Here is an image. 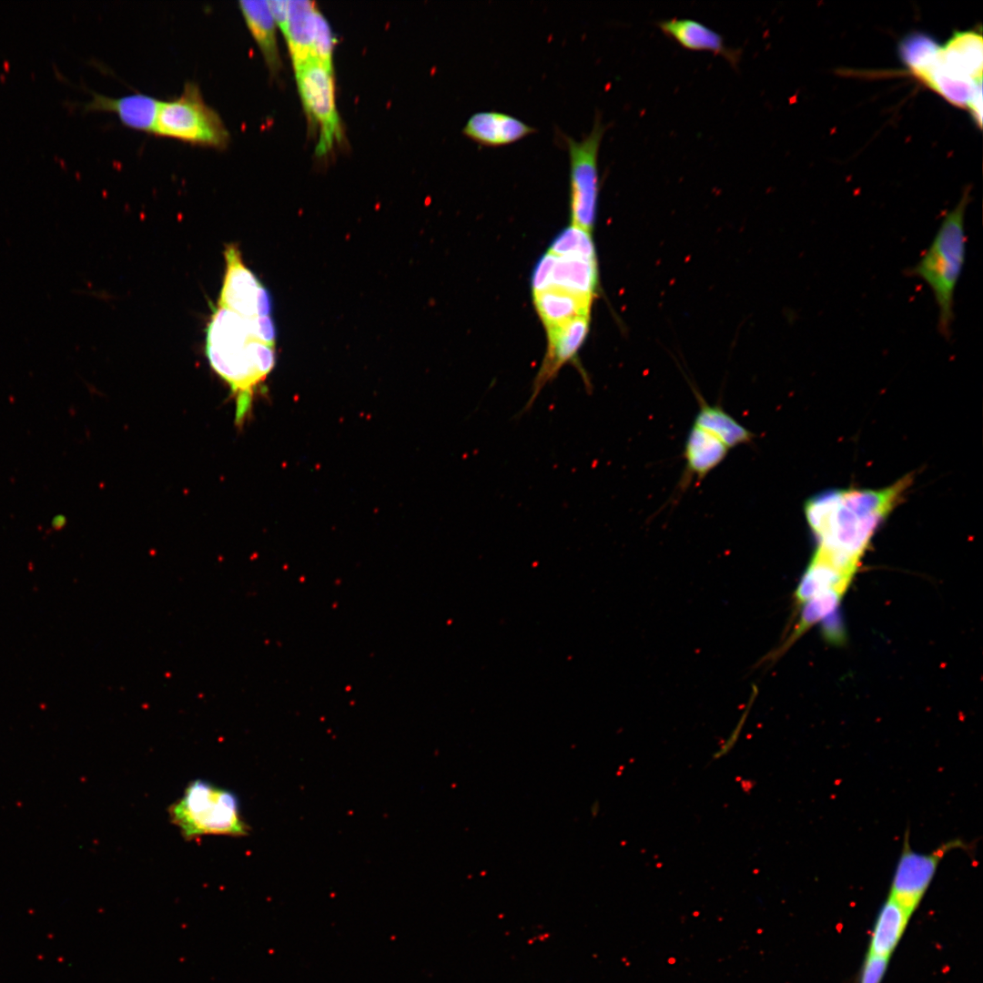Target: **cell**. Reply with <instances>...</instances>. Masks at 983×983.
<instances>
[{
  "mask_svg": "<svg viewBox=\"0 0 983 983\" xmlns=\"http://www.w3.org/2000/svg\"><path fill=\"white\" fill-rule=\"evenodd\" d=\"M549 252L556 256L579 254L589 258H596L590 232L573 225L562 230L553 239Z\"/></svg>",
  "mask_w": 983,
  "mask_h": 983,
  "instance_id": "obj_24",
  "label": "cell"
},
{
  "mask_svg": "<svg viewBox=\"0 0 983 983\" xmlns=\"http://www.w3.org/2000/svg\"><path fill=\"white\" fill-rule=\"evenodd\" d=\"M590 316H582L567 322L546 329L547 350L542 366L534 379L532 394L524 407L529 410L543 387L552 380L561 368L575 362L578 350L582 347L588 330Z\"/></svg>",
  "mask_w": 983,
  "mask_h": 983,
  "instance_id": "obj_9",
  "label": "cell"
},
{
  "mask_svg": "<svg viewBox=\"0 0 983 983\" xmlns=\"http://www.w3.org/2000/svg\"><path fill=\"white\" fill-rule=\"evenodd\" d=\"M269 9L275 23L278 25L282 34L285 33L287 20H288V2L287 0H270L268 1Z\"/></svg>",
  "mask_w": 983,
  "mask_h": 983,
  "instance_id": "obj_30",
  "label": "cell"
},
{
  "mask_svg": "<svg viewBox=\"0 0 983 983\" xmlns=\"http://www.w3.org/2000/svg\"><path fill=\"white\" fill-rule=\"evenodd\" d=\"M939 50L932 35L919 31L906 35L897 45L900 60L920 82L937 64Z\"/></svg>",
  "mask_w": 983,
  "mask_h": 983,
  "instance_id": "obj_23",
  "label": "cell"
},
{
  "mask_svg": "<svg viewBox=\"0 0 983 983\" xmlns=\"http://www.w3.org/2000/svg\"><path fill=\"white\" fill-rule=\"evenodd\" d=\"M250 335L267 345L275 347L276 327L270 316L247 319Z\"/></svg>",
  "mask_w": 983,
  "mask_h": 983,
  "instance_id": "obj_26",
  "label": "cell"
},
{
  "mask_svg": "<svg viewBox=\"0 0 983 983\" xmlns=\"http://www.w3.org/2000/svg\"><path fill=\"white\" fill-rule=\"evenodd\" d=\"M299 92L309 117L319 127L317 153L323 155L340 138L333 69L311 59L295 70Z\"/></svg>",
  "mask_w": 983,
  "mask_h": 983,
  "instance_id": "obj_7",
  "label": "cell"
},
{
  "mask_svg": "<svg viewBox=\"0 0 983 983\" xmlns=\"http://www.w3.org/2000/svg\"><path fill=\"white\" fill-rule=\"evenodd\" d=\"M969 190L943 218L930 245L907 274L922 279L931 289L938 309L937 329L946 339L955 319V291L966 258L965 215Z\"/></svg>",
  "mask_w": 983,
  "mask_h": 983,
  "instance_id": "obj_3",
  "label": "cell"
},
{
  "mask_svg": "<svg viewBox=\"0 0 983 983\" xmlns=\"http://www.w3.org/2000/svg\"><path fill=\"white\" fill-rule=\"evenodd\" d=\"M888 962L889 958L866 954L860 971L859 983H881Z\"/></svg>",
  "mask_w": 983,
  "mask_h": 983,
  "instance_id": "obj_27",
  "label": "cell"
},
{
  "mask_svg": "<svg viewBox=\"0 0 983 983\" xmlns=\"http://www.w3.org/2000/svg\"><path fill=\"white\" fill-rule=\"evenodd\" d=\"M554 257L552 253L548 251L537 262L532 276V295L549 288Z\"/></svg>",
  "mask_w": 983,
  "mask_h": 983,
  "instance_id": "obj_28",
  "label": "cell"
},
{
  "mask_svg": "<svg viewBox=\"0 0 983 983\" xmlns=\"http://www.w3.org/2000/svg\"><path fill=\"white\" fill-rule=\"evenodd\" d=\"M168 815L187 840L208 835L240 837L249 832L238 796L203 779L187 785L182 796L168 807Z\"/></svg>",
  "mask_w": 983,
  "mask_h": 983,
  "instance_id": "obj_4",
  "label": "cell"
},
{
  "mask_svg": "<svg viewBox=\"0 0 983 983\" xmlns=\"http://www.w3.org/2000/svg\"><path fill=\"white\" fill-rule=\"evenodd\" d=\"M315 4L309 0L288 2L285 33L295 70L312 59L311 17Z\"/></svg>",
  "mask_w": 983,
  "mask_h": 983,
  "instance_id": "obj_21",
  "label": "cell"
},
{
  "mask_svg": "<svg viewBox=\"0 0 983 983\" xmlns=\"http://www.w3.org/2000/svg\"><path fill=\"white\" fill-rule=\"evenodd\" d=\"M729 450L718 438L693 424L684 444L685 469L680 489L684 491L694 477L697 482L703 481L725 460Z\"/></svg>",
  "mask_w": 983,
  "mask_h": 983,
  "instance_id": "obj_15",
  "label": "cell"
},
{
  "mask_svg": "<svg viewBox=\"0 0 983 983\" xmlns=\"http://www.w3.org/2000/svg\"><path fill=\"white\" fill-rule=\"evenodd\" d=\"M699 410L694 424L707 431L729 449L749 444L755 435L725 412L722 407L710 405L695 391Z\"/></svg>",
  "mask_w": 983,
  "mask_h": 983,
  "instance_id": "obj_22",
  "label": "cell"
},
{
  "mask_svg": "<svg viewBox=\"0 0 983 983\" xmlns=\"http://www.w3.org/2000/svg\"><path fill=\"white\" fill-rule=\"evenodd\" d=\"M970 116L972 117L975 124L981 127L982 126V80L978 81L975 84L973 91L969 96L966 106Z\"/></svg>",
  "mask_w": 983,
  "mask_h": 983,
  "instance_id": "obj_29",
  "label": "cell"
},
{
  "mask_svg": "<svg viewBox=\"0 0 983 983\" xmlns=\"http://www.w3.org/2000/svg\"><path fill=\"white\" fill-rule=\"evenodd\" d=\"M334 38L330 26L316 7L311 17V56L326 66L332 68Z\"/></svg>",
  "mask_w": 983,
  "mask_h": 983,
  "instance_id": "obj_25",
  "label": "cell"
},
{
  "mask_svg": "<svg viewBox=\"0 0 983 983\" xmlns=\"http://www.w3.org/2000/svg\"><path fill=\"white\" fill-rule=\"evenodd\" d=\"M238 7L268 66L272 72L278 71L280 60L276 38V23L269 2L243 0L238 2Z\"/></svg>",
  "mask_w": 983,
  "mask_h": 983,
  "instance_id": "obj_19",
  "label": "cell"
},
{
  "mask_svg": "<svg viewBox=\"0 0 983 983\" xmlns=\"http://www.w3.org/2000/svg\"><path fill=\"white\" fill-rule=\"evenodd\" d=\"M92 95L93 98L83 104L85 110L113 112L123 125L136 130L154 133L161 101L142 93L120 97H110L94 92Z\"/></svg>",
  "mask_w": 983,
  "mask_h": 983,
  "instance_id": "obj_14",
  "label": "cell"
},
{
  "mask_svg": "<svg viewBox=\"0 0 983 983\" xmlns=\"http://www.w3.org/2000/svg\"><path fill=\"white\" fill-rule=\"evenodd\" d=\"M662 32L682 47L692 51H706L726 59L737 66L741 52L727 47L721 35L704 24L689 18H671L657 23Z\"/></svg>",
  "mask_w": 983,
  "mask_h": 983,
  "instance_id": "obj_13",
  "label": "cell"
},
{
  "mask_svg": "<svg viewBox=\"0 0 983 983\" xmlns=\"http://www.w3.org/2000/svg\"><path fill=\"white\" fill-rule=\"evenodd\" d=\"M938 62L948 76L965 82L982 79L983 40L980 31H957L940 46Z\"/></svg>",
  "mask_w": 983,
  "mask_h": 983,
  "instance_id": "obj_11",
  "label": "cell"
},
{
  "mask_svg": "<svg viewBox=\"0 0 983 983\" xmlns=\"http://www.w3.org/2000/svg\"><path fill=\"white\" fill-rule=\"evenodd\" d=\"M605 126L596 116L590 133L580 140L565 137L569 156L572 225L588 232L594 225L598 196V155Z\"/></svg>",
  "mask_w": 983,
  "mask_h": 983,
  "instance_id": "obj_6",
  "label": "cell"
},
{
  "mask_svg": "<svg viewBox=\"0 0 983 983\" xmlns=\"http://www.w3.org/2000/svg\"><path fill=\"white\" fill-rule=\"evenodd\" d=\"M554 256L548 289L558 288L593 299L598 281L596 258L579 254Z\"/></svg>",
  "mask_w": 983,
  "mask_h": 983,
  "instance_id": "obj_16",
  "label": "cell"
},
{
  "mask_svg": "<svg viewBox=\"0 0 983 983\" xmlns=\"http://www.w3.org/2000/svg\"><path fill=\"white\" fill-rule=\"evenodd\" d=\"M902 852L898 857L888 896L910 914L918 907L928 889L940 861L953 849L964 847L960 839L940 845L930 853L913 850L906 834Z\"/></svg>",
  "mask_w": 983,
  "mask_h": 983,
  "instance_id": "obj_8",
  "label": "cell"
},
{
  "mask_svg": "<svg viewBox=\"0 0 983 983\" xmlns=\"http://www.w3.org/2000/svg\"><path fill=\"white\" fill-rule=\"evenodd\" d=\"M522 119L496 110L478 111L470 116L462 134L475 143L490 147H503L535 132Z\"/></svg>",
  "mask_w": 983,
  "mask_h": 983,
  "instance_id": "obj_12",
  "label": "cell"
},
{
  "mask_svg": "<svg viewBox=\"0 0 983 983\" xmlns=\"http://www.w3.org/2000/svg\"><path fill=\"white\" fill-rule=\"evenodd\" d=\"M154 134L216 149H225L230 141L222 118L195 82H187L180 96L160 102Z\"/></svg>",
  "mask_w": 983,
  "mask_h": 983,
  "instance_id": "obj_5",
  "label": "cell"
},
{
  "mask_svg": "<svg viewBox=\"0 0 983 983\" xmlns=\"http://www.w3.org/2000/svg\"><path fill=\"white\" fill-rule=\"evenodd\" d=\"M248 318L218 307L206 330L205 352L211 368L229 386L236 400L235 423L241 426L258 386L276 362L275 347L254 339Z\"/></svg>",
  "mask_w": 983,
  "mask_h": 983,
  "instance_id": "obj_2",
  "label": "cell"
},
{
  "mask_svg": "<svg viewBox=\"0 0 983 983\" xmlns=\"http://www.w3.org/2000/svg\"><path fill=\"white\" fill-rule=\"evenodd\" d=\"M911 916L888 896L875 920L866 954L889 958L902 938Z\"/></svg>",
  "mask_w": 983,
  "mask_h": 983,
  "instance_id": "obj_17",
  "label": "cell"
},
{
  "mask_svg": "<svg viewBox=\"0 0 983 983\" xmlns=\"http://www.w3.org/2000/svg\"><path fill=\"white\" fill-rule=\"evenodd\" d=\"M226 273L218 307L243 318L258 317L257 302L263 285L243 263L238 248L228 244L225 249Z\"/></svg>",
  "mask_w": 983,
  "mask_h": 983,
  "instance_id": "obj_10",
  "label": "cell"
},
{
  "mask_svg": "<svg viewBox=\"0 0 983 983\" xmlns=\"http://www.w3.org/2000/svg\"><path fill=\"white\" fill-rule=\"evenodd\" d=\"M533 303L545 329L582 316H590L591 298L550 288L534 294Z\"/></svg>",
  "mask_w": 983,
  "mask_h": 983,
  "instance_id": "obj_18",
  "label": "cell"
},
{
  "mask_svg": "<svg viewBox=\"0 0 983 983\" xmlns=\"http://www.w3.org/2000/svg\"><path fill=\"white\" fill-rule=\"evenodd\" d=\"M853 573L846 572L815 552L795 592L796 604H803L816 595L835 588L846 590Z\"/></svg>",
  "mask_w": 983,
  "mask_h": 983,
  "instance_id": "obj_20",
  "label": "cell"
},
{
  "mask_svg": "<svg viewBox=\"0 0 983 983\" xmlns=\"http://www.w3.org/2000/svg\"><path fill=\"white\" fill-rule=\"evenodd\" d=\"M912 481L907 474L881 489H834L808 498L804 512L816 548L860 562L875 532Z\"/></svg>",
  "mask_w": 983,
  "mask_h": 983,
  "instance_id": "obj_1",
  "label": "cell"
}]
</instances>
